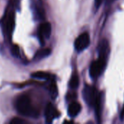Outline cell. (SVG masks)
<instances>
[{"label": "cell", "mask_w": 124, "mask_h": 124, "mask_svg": "<svg viewBox=\"0 0 124 124\" xmlns=\"http://www.w3.org/2000/svg\"><path fill=\"white\" fill-rule=\"evenodd\" d=\"M15 108L17 111L23 116L36 117L38 114L32 106L30 98L27 95H21L17 99Z\"/></svg>", "instance_id": "cell-1"}, {"label": "cell", "mask_w": 124, "mask_h": 124, "mask_svg": "<svg viewBox=\"0 0 124 124\" xmlns=\"http://www.w3.org/2000/svg\"><path fill=\"white\" fill-rule=\"evenodd\" d=\"M83 94V97L86 104L91 107L95 106L99 97V94H98L96 89L93 86L87 85L84 88Z\"/></svg>", "instance_id": "cell-2"}, {"label": "cell", "mask_w": 124, "mask_h": 124, "mask_svg": "<svg viewBox=\"0 0 124 124\" xmlns=\"http://www.w3.org/2000/svg\"><path fill=\"white\" fill-rule=\"evenodd\" d=\"M106 60L105 59L99 57V59L96 61H94L91 66H90V75L93 78H96L98 76H99L103 72L105 64H106Z\"/></svg>", "instance_id": "cell-3"}, {"label": "cell", "mask_w": 124, "mask_h": 124, "mask_svg": "<svg viewBox=\"0 0 124 124\" xmlns=\"http://www.w3.org/2000/svg\"><path fill=\"white\" fill-rule=\"evenodd\" d=\"M51 25L48 22H45L42 23L38 29V36L40 40V42L43 44L45 39H49L51 34Z\"/></svg>", "instance_id": "cell-4"}, {"label": "cell", "mask_w": 124, "mask_h": 124, "mask_svg": "<svg viewBox=\"0 0 124 124\" xmlns=\"http://www.w3.org/2000/svg\"><path fill=\"white\" fill-rule=\"evenodd\" d=\"M90 44V37L87 33L80 35L75 42V48L77 52H81L88 46Z\"/></svg>", "instance_id": "cell-5"}, {"label": "cell", "mask_w": 124, "mask_h": 124, "mask_svg": "<svg viewBox=\"0 0 124 124\" xmlns=\"http://www.w3.org/2000/svg\"><path fill=\"white\" fill-rule=\"evenodd\" d=\"M45 116L46 123L50 124L52 123L53 119L58 116V113L56 110V109L53 107V105L51 103H49L45 108Z\"/></svg>", "instance_id": "cell-6"}, {"label": "cell", "mask_w": 124, "mask_h": 124, "mask_svg": "<svg viewBox=\"0 0 124 124\" xmlns=\"http://www.w3.org/2000/svg\"><path fill=\"white\" fill-rule=\"evenodd\" d=\"M98 52H99V57L107 60V57L110 52V46L108 41L106 39H103L99 43L98 47Z\"/></svg>", "instance_id": "cell-7"}, {"label": "cell", "mask_w": 124, "mask_h": 124, "mask_svg": "<svg viewBox=\"0 0 124 124\" xmlns=\"http://www.w3.org/2000/svg\"><path fill=\"white\" fill-rule=\"evenodd\" d=\"M81 110V105L76 102H72L68 108V115L70 117H75L77 116Z\"/></svg>", "instance_id": "cell-8"}, {"label": "cell", "mask_w": 124, "mask_h": 124, "mask_svg": "<svg viewBox=\"0 0 124 124\" xmlns=\"http://www.w3.org/2000/svg\"><path fill=\"white\" fill-rule=\"evenodd\" d=\"M15 28V15L12 12L9 14L6 21V30L9 34H11Z\"/></svg>", "instance_id": "cell-9"}, {"label": "cell", "mask_w": 124, "mask_h": 124, "mask_svg": "<svg viewBox=\"0 0 124 124\" xmlns=\"http://www.w3.org/2000/svg\"><path fill=\"white\" fill-rule=\"evenodd\" d=\"M50 49H42L37 51L34 55V59L36 60H41L46 57H48L50 54Z\"/></svg>", "instance_id": "cell-10"}, {"label": "cell", "mask_w": 124, "mask_h": 124, "mask_svg": "<svg viewBox=\"0 0 124 124\" xmlns=\"http://www.w3.org/2000/svg\"><path fill=\"white\" fill-rule=\"evenodd\" d=\"M79 86V77L77 73H75L72 76L70 81H69V86L72 89H75Z\"/></svg>", "instance_id": "cell-11"}, {"label": "cell", "mask_w": 124, "mask_h": 124, "mask_svg": "<svg viewBox=\"0 0 124 124\" xmlns=\"http://www.w3.org/2000/svg\"><path fill=\"white\" fill-rule=\"evenodd\" d=\"M31 77L34 78H38V79H49L50 77V75L48 73L45 72H36L31 74Z\"/></svg>", "instance_id": "cell-12"}, {"label": "cell", "mask_w": 124, "mask_h": 124, "mask_svg": "<svg viewBox=\"0 0 124 124\" xmlns=\"http://www.w3.org/2000/svg\"><path fill=\"white\" fill-rule=\"evenodd\" d=\"M50 95L52 97V98H56L58 95V89H57V86L56 85L55 82H52L50 86Z\"/></svg>", "instance_id": "cell-13"}, {"label": "cell", "mask_w": 124, "mask_h": 124, "mask_svg": "<svg viewBox=\"0 0 124 124\" xmlns=\"http://www.w3.org/2000/svg\"><path fill=\"white\" fill-rule=\"evenodd\" d=\"M11 53L12 54V56L15 57H19V54H20V49H19V47L18 45H12V47H11Z\"/></svg>", "instance_id": "cell-14"}, {"label": "cell", "mask_w": 124, "mask_h": 124, "mask_svg": "<svg viewBox=\"0 0 124 124\" xmlns=\"http://www.w3.org/2000/svg\"><path fill=\"white\" fill-rule=\"evenodd\" d=\"M26 123L25 121L22 120V119H20V118H13L11 121H10V124H24Z\"/></svg>", "instance_id": "cell-15"}, {"label": "cell", "mask_w": 124, "mask_h": 124, "mask_svg": "<svg viewBox=\"0 0 124 124\" xmlns=\"http://www.w3.org/2000/svg\"><path fill=\"white\" fill-rule=\"evenodd\" d=\"M102 2V0H95V6L96 8H98Z\"/></svg>", "instance_id": "cell-16"}, {"label": "cell", "mask_w": 124, "mask_h": 124, "mask_svg": "<svg viewBox=\"0 0 124 124\" xmlns=\"http://www.w3.org/2000/svg\"><path fill=\"white\" fill-rule=\"evenodd\" d=\"M121 118H123L124 117V108H123V110H122V112H121Z\"/></svg>", "instance_id": "cell-17"}, {"label": "cell", "mask_w": 124, "mask_h": 124, "mask_svg": "<svg viewBox=\"0 0 124 124\" xmlns=\"http://www.w3.org/2000/svg\"><path fill=\"white\" fill-rule=\"evenodd\" d=\"M114 1H115V0H106V1H107V4H111V3H113Z\"/></svg>", "instance_id": "cell-18"}]
</instances>
